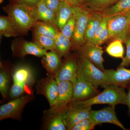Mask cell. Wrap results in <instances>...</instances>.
Masks as SVG:
<instances>
[{"mask_svg":"<svg viewBox=\"0 0 130 130\" xmlns=\"http://www.w3.org/2000/svg\"><path fill=\"white\" fill-rule=\"evenodd\" d=\"M3 8L22 36L27 35L29 31L38 21L35 8L23 3L11 2Z\"/></svg>","mask_w":130,"mask_h":130,"instance_id":"cell-1","label":"cell"},{"mask_svg":"<svg viewBox=\"0 0 130 130\" xmlns=\"http://www.w3.org/2000/svg\"><path fill=\"white\" fill-rule=\"evenodd\" d=\"M104 88L102 92L90 99L72 101L68 105L74 108H83L98 104H108L113 107L119 104L127 105V94L123 87L109 85Z\"/></svg>","mask_w":130,"mask_h":130,"instance_id":"cell-2","label":"cell"},{"mask_svg":"<svg viewBox=\"0 0 130 130\" xmlns=\"http://www.w3.org/2000/svg\"><path fill=\"white\" fill-rule=\"evenodd\" d=\"M78 75L79 77L98 88L107 86L106 74L86 58L78 55Z\"/></svg>","mask_w":130,"mask_h":130,"instance_id":"cell-3","label":"cell"},{"mask_svg":"<svg viewBox=\"0 0 130 130\" xmlns=\"http://www.w3.org/2000/svg\"><path fill=\"white\" fill-rule=\"evenodd\" d=\"M108 17L107 41L119 40L124 43L129 33L130 11Z\"/></svg>","mask_w":130,"mask_h":130,"instance_id":"cell-4","label":"cell"},{"mask_svg":"<svg viewBox=\"0 0 130 130\" xmlns=\"http://www.w3.org/2000/svg\"><path fill=\"white\" fill-rule=\"evenodd\" d=\"M91 13V12L83 7H74V14L76 18V25L71 40V49L77 50L86 42L85 35Z\"/></svg>","mask_w":130,"mask_h":130,"instance_id":"cell-5","label":"cell"},{"mask_svg":"<svg viewBox=\"0 0 130 130\" xmlns=\"http://www.w3.org/2000/svg\"><path fill=\"white\" fill-rule=\"evenodd\" d=\"M34 97L33 93L15 98L0 106V120L7 119L20 120L23 109Z\"/></svg>","mask_w":130,"mask_h":130,"instance_id":"cell-6","label":"cell"},{"mask_svg":"<svg viewBox=\"0 0 130 130\" xmlns=\"http://www.w3.org/2000/svg\"><path fill=\"white\" fill-rule=\"evenodd\" d=\"M68 107H51L45 110L43 119V128L47 130H67L65 125L64 117Z\"/></svg>","mask_w":130,"mask_h":130,"instance_id":"cell-7","label":"cell"},{"mask_svg":"<svg viewBox=\"0 0 130 130\" xmlns=\"http://www.w3.org/2000/svg\"><path fill=\"white\" fill-rule=\"evenodd\" d=\"M11 48L13 56L24 59L26 55L42 57L46 53L47 50L42 48L33 42L24 39H16L13 42Z\"/></svg>","mask_w":130,"mask_h":130,"instance_id":"cell-8","label":"cell"},{"mask_svg":"<svg viewBox=\"0 0 130 130\" xmlns=\"http://www.w3.org/2000/svg\"><path fill=\"white\" fill-rule=\"evenodd\" d=\"M38 94L46 98L50 107L55 104L58 97L59 83L55 77L48 76L37 81L36 86Z\"/></svg>","mask_w":130,"mask_h":130,"instance_id":"cell-9","label":"cell"},{"mask_svg":"<svg viewBox=\"0 0 130 130\" xmlns=\"http://www.w3.org/2000/svg\"><path fill=\"white\" fill-rule=\"evenodd\" d=\"M61 66L55 76L58 83L69 81L73 84L76 81L78 75L77 58L74 56L66 57Z\"/></svg>","mask_w":130,"mask_h":130,"instance_id":"cell-10","label":"cell"},{"mask_svg":"<svg viewBox=\"0 0 130 130\" xmlns=\"http://www.w3.org/2000/svg\"><path fill=\"white\" fill-rule=\"evenodd\" d=\"M77 51L78 55L86 58L100 70L105 71L102 57L103 51L100 46L86 42Z\"/></svg>","mask_w":130,"mask_h":130,"instance_id":"cell-11","label":"cell"},{"mask_svg":"<svg viewBox=\"0 0 130 130\" xmlns=\"http://www.w3.org/2000/svg\"><path fill=\"white\" fill-rule=\"evenodd\" d=\"M73 85V94L72 101L88 100L98 94L97 88L78 76Z\"/></svg>","mask_w":130,"mask_h":130,"instance_id":"cell-12","label":"cell"},{"mask_svg":"<svg viewBox=\"0 0 130 130\" xmlns=\"http://www.w3.org/2000/svg\"><path fill=\"white\" fill-rule=\"evenodd\" d=\"M89 118L97 125L102 123H110L118 126L123 130H126L117 118L115 107L112 106L100 110H91Z\"/></svg>","mask_w":130,"mask_h":130,"instance_id":"cell-13","label":"cell"},{"mask_svg":"<svg viewBox=\"0 0 130 130\" xmlns=\"http://www.w3.org/2000/svg\"><path fill=\"white\" fill-rule=\"evenodd\" d=\"M91 106L74 108L68 105L64 121L67 130H71L75 125L84 119L89 118Z\"/></svg>","mask_w":130,"mask_h":130,"instance_id":"cell-14","label":"cell"},{"mask_svg":"<svg viewBox=\"0 0 130 130\" xmlns=\"http://www.w3.org/2000/svg\"><path fill=\"white\" fill-rule=\"evenodd\" d=\"M13 83L29 89L35 83L33 71L30 67L21 65L16 68L12 74Z\"/></svg>","mask_w":130,"mask_h":130,"instance_id":"cell-15","label":"cell"},{"mask_svg":"<svg viewBox=\"0 0 130 130\" xmlns=\"http://www.w3.org/2000/svg\"><path fill=\"white\" fill-rule=\"evenodd\" d=\"M107 85H115L124 87L130 82V69L120 67L116 70H105Z\"/></svg>","mask_w":130,"mask_h":130,"instance_id":"cell-16","label":"cell"},{"mask_svg":"<svg viewBox=\"0 0 130 130\" xmlns=\"http://www.w3.org/2000/svg\"><path fill=\"white\" fill-rule=\"evenodd\" d=\"M42 58V65L46 71L47 76L55 77L62 63L60 56L56 51H50Z\"/></svg>","mask_w":130,"mask_h":130,"instance_id":"cell-17","label":"cell"},{"mask_svg":"<svg viewBox=\"0 0 130 130\" xmlns=\"http://www.w3.org/2000/svg\"><path fill=\"white\" fill-rule=\"evenodd\" d=\"M73 85L69 81L59 82L58 97L53 106L63 107L67 106L72 100Z\"/></svg>","mask_w":130,"mask_h":130,"instance_id":"cell-18","label":"cell"},{"mask_svg":"<svg viewBox=\"0 0 130 130\" xmlns=\"http://www.w3.org/2000/svg\"><path fill=\"white\" fill-rule=\"evenodd\" d=\"M103 17L101 13L91 12L85 35V39L87 42H93L96 32L102 22Z\"/></svg>","mask_w":130,"mask_h":130,"instance_id":"cell-19","label":"cell"},{"mask_svg":"<svg viewBox=\"0 0 130 130\" xmlns=\"http://www.w3.org/2000/svg\"><path fill=\"white\" fill-rule=\"evenodd\" d=\"M33 34L51 38L55 40L60 31L55 25L40 21H37L31 29Z\"/></svg>","mask_w":130,"mask_h":130,"instance_id":"cell-20","label":"cell"},{"mask_svg":"<svg viewBox=\"0 0 130 130\" xmlns=\"http://www.w3.org/2000/svg\"><path fill=\"white\" fill-rule=\"evenodd\" d=\"M119 0H83L81 6L91 12H101L116 4Z\"/></svg>","mask_w":130,"mask_h":130,"instance_id":"cell-21","label":"cell"},{"mask_svg":"<svg viewBox=\"0 0 130 130\" xmlns=\"http://www.w3.org/2000/svg\"><path fill=\"white\" fill-rule=\"evenodd\" d=\"M35 8L38 21H44L56 25V13L48 8L42 0Z\"/></svg>","mask_w":130,"mask_h":130,"instance_id":"cell-22","label":"cell"},{"mask_svg":"<svg viewBox=\"0 0 130 130\" xmlns=\"http://www.w3.org/2000/svg\"><path fill=\"white\" fill-rule=\"evenodd\" d=\"M74 7L67 3L61 2L56 13V25L60 31L74 14Z\"/></svg>","mask_w":130,"mask_h":130,"instance_id":"cell-23","label":"cell"},{"mask_svg":"<svg viewBox=\"0 0 130 130\" xmlns=\"http://www.w3.org/2000/svg\"><path fill=\"white\" fill-rule=\"evenodd\" d=\"M20 35L13 22L8 16L0 17V36L6 37H16Z\"/></svg>","mask_w":130,"mask_h":130,"instance_id":"cell-24","label":"cell"},{"mask_svg":"<svg viewBox=\"0 0 130 130\" xmlns=\"http://www.w3.org/2000/svg\"><path fill=\"white\" fill-rule=\"evenodd\" d=\"M54 40L56 53L61 58L66 57L71 48V40L66 37L60 31Z\"/></svg>","mask_w":130,"mask_h":130,"instance_id":"cell-25","label":"cell"},{"mask_svg":"<svg viewBox=\"0 0 130 130\" xmlns=\"http://www.w3.org/2000/svg\"><path fill=\"white\" fill-rule=\"evenodd\" d=\"M130 11V0H119L113 6L101 12L103 16H109Z\"/></svg>","mask_w":130,"mask_h":130,"instance_id":"cell-26","label":"cell"},{"mask_svg":"<svg viewBox=\"0 0 130 130\" xmlns=\"http://www.w3.org/2000/svg\"><path fill=\"white\" fill-rule=\"evenodd\" d=\"M32 42L40 47L44 49L47 51H56L55 40L51 38L33 34Z\"/></svg>","mask_w":130,"mask_h":130,"instance_id":"cell-27","label":"cell"},{"mask_svg":"<svg viewBox=\"0 0 130 130\" xmlns=\"http://www.w3.org/2000/svg\"><path fill=\"white\" fill-rule=\"evenodd\" d=\"M123 42L116 40L112 41L106 48V51L109 56L115 58H124V49Z\"/></svg>","mask_w":130,"mask_h":130,"instance_id":"cell-28","label":"cell"},{"mask_svg":"<svg viewBox=\"0 0 130 130\" xmlns=\"http://www.w3.org/2000/svg\"><path fill=\"white\" fill-rule=\"evenodd\" d=\"M9 83V76L7 72L1 70L0 72V92L3 97L6 98L7 96Z\"/></svg>","mask_w":130,"mask_h":130,"instance_id":"cell-29","label":"cell"},{"mask_svg":"<svg viewBox=\"0 0 130 130\" xmlns=\"http://www.w3.org/2000/svg\"><path fill=\"white\" fill-rule=\"evenodd\" d=\"M76 18L73 14L66 23L60 31L66 37L71 40L74 32Z\"/></svg>","mask_w":130,"mask_h":130,"instance_id":"cell-30","label":"cell"},{"mask_svg":"<svg viewBox=\"0 0 130 130\" xmlns=\"http://www.w3.org/2000/svg\"><path fill=\"white\" fill-rule=\"evenodd\" d=\"M97 124L90 118L84 119L77 123L71 130H91L94 128Z\"/></svg>","mask_w":130,"mask_h":130,"instance_id":"cell-31","label":"cell"},{"mask_svg":"<svg viewBox=\"0 0 130 130\" xmlns=\"http://www.w3.org/2000/svg\"><path fill=\"white\" fill-rule=\"evenodd\" d=\"M27 89H28L24 86L13 83L9 90V96L13 99L20 97L25 93Z\"/></svg>","mask_w":130,"mask_h":130,"instance_id":"cell-32","label":"cell"},{"mask_svg":"<svg viewBox=\"0 0 130 130\" xmlns=\"http://www.w3.org/2000/svg\"><path fill=\"white\" fill-rule=\"evenodd\" d=\"M124 43L126 48V54L122 60L120 67H128L130 65V33L129 32Z\"/></svg>","mask_w":130,"mask_h":130,"instance_id":"cell-33","label":"cell"},{"mask_svg":"<svg viewBox=\"0 0 130 130\" xmlns=\"http://www.w3.org/2000/svg\"><path fill=\"white\" fill-rule=\"evenodd\" d=\"M108 37V30L107 25L103 30L99 37L93 44L101 46L102 44L107 41Z\"/></svg>","mask_w":130,"mask_h":130,"instance_id":"cell-34","label":"cell"},{"mask_svg":"<svg viewBox=\"0 0 130 130\" xmlns=\"http://www.w3.org/2000/svg\"><path fill=\"white\" fill-rule=\"evenodd\" d=\"M43 1L47 7L55 12L56 13L61 2L60 0H43Z\"/></svg>","mask_w":130,"mask_h":130,"instance_id":"cell-35","label":"cell"},{"mask_svg":"<svg viewBox=\"0 0 130 130\" xmlns=\"http://www.w3.org/2000/svg\"><path fill=\"white\" fill-rule=\"evenodd\" d=\"M42 0H15L14 1L21 3L32 7H35Z\"/></svg>","mask_w":130,"mask_h":130,"instance_id":"cell-36","label":"cell"},{"mask_svg":"<svg viewBox=\"0 0 130 130\" xmlns=\"http://www.w3.org/2000/svg\"><path fill=\"white\" fill-rule=\"evenodd\" d=\"M83 0H66V2L73 7L81 6Z\"/></svg>","mask_w":130,"mask_h":130,"instance_id":"cell-37","label":"cell"},{"mask_svg":"<svg viewBox=\"0 0 130 130\" xmlns=\"http://www.w3.org/2000/svg\"><path fill=\"white\" fill-rule=\"evenodd\" d=\"M126 105L128 106L129 112L130 113V86L128 93L127 94V105Z\"/></svg>","mask_w":130,"mask_h":130,"instance_id":"cell-38","label":"cell"},{"mask_svg":"<svg viewBox=\"0 0 130 130\" xmlns=\"http://www.w3.org/2000/svg\"><path fill=\"white\" fill-rule=\"evenodd\" d=\"M129 32L130 33V24H129Z\"/></svg>","mask_w":130,"mask_h":130,"instance_id":"cell-39","label":"cell"},{"mask_svg":"<svg viewBox=\"0 0 130 130\" xmlns=\"http://www.w3.org/2000/svg\"><path fill=\"white\" fill-rule=\"evenodd\" d=\"M60 1H61V2H66V0H60Z\"/></svg>","mask_w":130,"mask_h":130,"instance_id":"cell-40","label":"cell"},{"mask_svg":"<svg viewBox=\"0 0 130 130\" xmlns=\"http://www.w3.org/2000/svg\"><path fill=\"white\" fill-rule=\"evenodd\" d=\"M14 1H15V0H10V1H11V2Z\"/></svg>","mask_w":130,"mask_h":130,"instance_id":"cell-41","label":"cell"},{"mask_svg":"<svg viewBox=\"0 0 130 130\" xmlns=\"http://www.w3.org/2000/svg\"></svg>","mask_w":130,"mask_h":130,"instance_id":"cell-42","label":"cell"}]
</instances>
